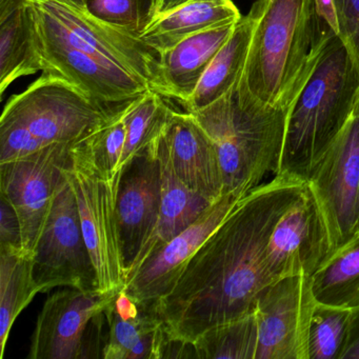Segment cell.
Masks as SVG:
<instances>
[{"label": "cell", "instance_id": "1", "mask_svg": "<svg viewBox=\"0 0 359 359\" xmlns=\"http://www.w3.org/2000/svg\"><path fill=\"white\" fill-rule=\"evenodd\" d=\"M306 184L275 175L250 191L193 254L173 289L151 310L171 339L193 344L211 327L255 311L272 283L266 245Z\"/></svg>", "mask_w": 359, "mask_h": 359}, {"label": "cell", "instance_id": "2", "mask_svg": "<svg viewBox=\"0 0 359 359\" xmlns=\"http://www.w3.org/2000/svg\"><path fill=\"white\" fill-rule=\"evenodd\" d=\"M254 28L239 88L266 108H289L310 79L329 39L314 0H256Z\"/></svg>", "mask_w": 359, "mask_h": 359}, {"label": "cell", "instance_id": "3", "mask_svg": "<svg viewBox=\"0 0 359 359\" xmlns=\"http://www.w3.org/2000/svg\"><path fill=\"white\" fill-rule=\"evenodd\" d=\"M358 104V67L341 39L333 35L290 109L275 175L306 184L317 163L356 114Z\"/></svg>", "mask_w": 359, "mask_h": 359}, {"label": "cell", "instance_id": "4", "mask_svg": "<svg viewBox=\"0 0 359 359\" xmlns=\"http://www.w3.org/2000/svg\"><path fill=\"white\" fill-rule=\"evenodd\" d=\"M126 104H100L65 79L43 72L26 91L12 96L4 109L0 117V163L50 146L79 144Z\"/></svg>", "mask_w": 359, "mask_h": 359}, {"label": "cell", "instance_id": "5", "mask_svg": "<svg viewBox=\"0 0 359 359\" xmlns=\"http://www.w3.org/2000/svg\"><path fill=\"white\" fill-rule=\"evenodd\" d=\"M290 109L262 106L237 83L224 97L191 113L215 144L226 194H248L277 173Z\"/></svg>", "mask_w": 359, "mask_h": 359}, {"label": "cell", "instance_id": "6", "mask_svg": "<svg viewBox=\"0 0 359 359\" xmlns=\"http://www.w3.org/2000/svg\"><path fill=\"white\" fill-rule=\"evenodd\" d=\"M79 205L83 236L102 292L123 289L127 280L117 224L119 180L98 165L87 138L71 149L64 167Z\"/></svg>", "mask_w": 359, "mask_h": 359}, {"label": "cell", "instance_id": "7", "mask_svg": "<svg viewBox=\"0 0 359 359\" xmlns=\"http://www.w3.org/2000/svg\"><path fill=\"white\" fill-rule=\"evenodd\" d=\"M33 15L72 47L125 69L155 92L161 53L140 37L106 24L67 0H28Z\"/></svg>", "mask_w": 359, "mask_h": 359}, {"label": "cell", "instance_id": "8", "mask_svg": "<svg viewBox=\"0 0 359 359\" xmlns=\"http://www.w3.org/2000/svg\"><path fill=\"white\" fill-rule=\"evenodd\" d=\"M71 158V157H70ZM34 277L41 293L58 287L98 289L72 187L65 175L34 250Z\"/></svg>", "mask_w": 359, "mask_h": 359}, {"label": "cell", "instance_id": "9", "mask_svg": "<svg viewBox=\"0 0 359 359\" xmlns=\"http://www.w3.org/2000/svg\"><path fill=\"white\" fill-rule=\"evenodd\" d=\"M306 186L327 224L332 257L359 236V115L351 118Z\"/></svg>", "mask_w": 359, "mask_h": 359}, {"label": "cell", "instance_id": "10", "mask_svg": "<svg viewBox=\"0 0 359 359\" xmlns=\"http://www.w3.org/2000/svg\"><path fill=\"white\" fill-rule=\"evenodd\" d=\"M316 302L308 275L285 277L264 287L255 306V359H310L309 329Z\"/></svg>", "mask_w": 359, "mask_h": 359}, {"label": "cell", "instance_id": "11", "mask_svg": "<svg viewBox=\"0 0 359 359\" xmlns=\"http://www.w3.org/2000/svg\"><path fill=\"white\" fill-rule=\"evenodd\" d=\"M73 146H50L0 163V191L20 217L25 249L36 245Z\"/></svg>", "mask_w": 359, "mask_h": 359}, {"label": "cell", "instance_id": "12", "mask_svg": "<svg viewBox=\"0 0 359 359\" xmlns=\"http://www.w3.org/2000/svg\"><path fill=\"white\" fill-rule=\"evenodd\" d=\"M33 20L43 72L65 79L88 97L106 106H123L151 90L136 75L72 47L48 30L34 15Z\"/></svg>", "mask_w": 359, "mask_h": 359}, {"label": "cell", "instance_id": "13", "mask_svg": "<svg viewBox=\"0 0 359 359\" xmlns=\"http://www.w3.org/2000/svg\"><path fill=\"white\" fill-rule=\"evenodd\" d=\"M331 257V241L320 209L308 187L277 222L266 264L272 283L295 275L312 277Z\"/></svg>", "mask_w": 359, "mask_h": 359}, {"label": "cell", "instance_id": "14", "mask_svg": "<svg viewBox=\"0 0 359 359\" xmlns=\"http://www.w3.org/2000/svg\"><path fill=\"white\" fill-rule=\"evenodd\" d=\"M119 291L69 287L50 295L37 318L28 358H86L88 327Z\"/></svg>", "mask_w": 359, "mask_h": 359}, {"label": "cell", "instance_id": "15", "mask_svg": "<svg viewBox=\"0 0 359 359\" xmlns=\"http://www.w3.org/2000/svg\"><path fill=\"white\" fill-rule=\"evenodd\" d=\"M159 138L129 161L119 177L117 224L127 277L158 224L163 193Z\"/></svg>", "mask_w": 359, "mask_h": 359}, {"label": "cell", "instance_id": "16", "mask_svg": "<svg viewBox=\"0 0 359 359\" xmlns=\"http://www.w3.org/2000/svg\"><path fill=\"white\" fill-rule=\"evenodd\" d=\"M245 195L226 193L210 205L194 224L151 254L128 277L123 290L142 306L152 308L173 289L193 254Z\"/></svg>", "mask_w": 359, "mask_h": 359}, {"label": "cell", "instance_id": "17", "mask_svg": "<svg viewBox=\"0 0 359 359\" xmlns=\"http://www.w3.org/2000/svg\"><path fill=\"white\" fill-rule=\"evenodd\" d=\"M163 136L177 177L210 203L222 198L226 193L215 144L193 114L173 109Z\"/></svg>", "mask_w": 359, "mask_h": 359}, {"label": "cell", "instance_id": "18", "mask_svg": "<svg viewBox=\"0 0 359 359\" xmlns=\"http://www.w3.org/2000/svg\"><path fill=\"white\" fill-rule=\"evenodd\" d=\"M108 341L104 359H161L168 335L163 321L121 289L104 310Z\"/></svg>", "mask_w": 359, "mask_h": 359}, {"label": "cell", "instance_id": "19", "mask_svg": "<svg viewBox=\"0 0 359 359\" xmlns=\"http://www.w3.org/2000/svg\"><path fill=\"white\" fill-rule=\"evenodd\" d=\"M235 26L226 25L203 31L161 52L155 92L184 106L192 97L216 54L230 39Z\"/></svg>", "mask_w": 359, "mask_h": 359}, {"label": "cell", "instance_id": "20", "mask_svg": "<svg viewBox=\"0 0 359 359\" xmlns=\"http://www.w3.org/2000/svg\"><path fill=\"white\" fill-rule=\"evenodd\" d=\"M163 133L159 138L158 144L163 191L158 224L136 258L133 268L130 271L128 277L133 274L151 254L184 232L209 209L210 205H213L205 197L190 190L177 177L170 161Z\"/></svg>", "mask_w": 359, "mask_h": 359}, {"label": "cell", "instance_id": "21", "mask_svg": "<svg viewBox=\"0 0 359 359\" xmlns=\"http://www.w3.org/2000/svg\"><path fill=\"white\" fill-rule=\"evenodd\" d=\"M43 70L28 0H0V94L16 79Z\"/></svg>", "mask_w": 359, "mask_h": 359}, {"label": "cell", "instance_id": "22", "mask_svg": "<svg viewBox=\"0 0 359 359\" xmlns=\"http://www.w3.org/2000/svg\"><path fill=\"white\" fill-rule=\"evenodd\" d=\"M241 18L232 0H188L155 20L140 39L161 53L187 37L210 29L237 24Z\"/></svg>", "mask_w": 359, "mask_h": 359}, {"label": "cell", "instance_id": "23", "mask_svg": "<svg viewBox=\"0 0 359 359\" xmlns=\"http://www.w3.org/2000/svg\"><path fill=\"white\" fill-rule=\"evenodd\" d=\"M252 14L237 22L230 39L216 54L197 85L192 97L184 104L186 112L195 113L224 97L243 75L253 34Z\"/></svg>", "mask_w": 359, "mask_h": 359}, {"label": "cell", "instance_id": "24", "mask_svg": "<svg viewBox=\"0 0 359 359\" xmlns=\"http://www.w3.org/2000/svg\"><path fill=\"white\" fill-rule=\"evenodd\" d=\"M41 293L34 277V252L0 245V357L20 313Z\"/></svg>", "mask_w": 359, "mask_h": 359}, {"label": "cell", "instance_id": "25", "mask_svg": "<svg viewBox=\"0 0 359 359\" xmlns=\"http://www.w3.org/2000/svg\"><path fill=\"white\" fill-rule=\"evenodd\" d=\"M316 302L354 308L359 304V237L334 254L312 276Z\"/></svg>", "mask_w": 359, "mask_h": 359}, {"label": "cell", "instance_id": "26", "mask_svg": "<svg viewBox=\"0 0 359 359\" xmlns=\"http://www.w3.org/2000/svg\"><path fill=\"white\" fill-rule=\"evenodd\" d=\"M173 108L165 97L149 90L130 102L126 115L127 140L123 151L121 171L136 155L144 152L161 137L169 123Z\"/></svg>", "mask_w": 359, "mask_h": 359}, {"label": "cell", "instance_id": "27", "mask_svg": "<svg viewBox=\"0 0 359 359\" xmlns=\"http://www.w3.org/2000/svg\"><path fill=\"white\" fill-rule=\"evenodd\" d=\"M193 344L199 359H255L258 346L255 311L211 327Z\"/></svg>", "mask_w": 359, "mask_h": 359}, {"label": "cell", "instance_id": "28", "mask_svg": "<svg viewBox=\"0 0 359 359\" xmlns=\"http://www.w3.org/2000/svg\"><path fill=\"white\" fill-rule=\"evenodd\" d=\"M351 311L316 302L309 329L310 359H341L348 340Z\"/></svg>", "mask_w": 359, "mask_h": 359}, {"label": "cell", "instance_id": "29", "mask_svg": "<svg viewBox=\"0 0 359 359\" xmlns=\"http://www.w3.org/2000/svg\"><path fill=\"white\" fill-rule=\"evenodd\" d=\"M159 0H87V13L135 36L156 20Z\"/></svg>", "mask_w": 359, "mask_h": 359}, {"label": "cell", "instance_id": "30", "mask_svg": "<svg viewBox=\"0 0 359 359\" xmlns=\"http://www.w3.org/2000/svg\"><path fill=\"white\" fill-rule=\"evenodd\" d=\"M130 102L87 138L88 146L96 163L117 180L121 174V161L127 140L126 115Z\"/></svg>", "mask_w": 359, "mask_h": 359}, {"label": "cell", "instance_id": "31", "mask_svg": "<svg viewBox=\"0 0 359 359\" xmlns=\"http://www.w3.org/2000/svg\"><path fill=\"white\" fill-rule=\"evenodd\" d=\"M339 20V37L359 70V0H335ZM356 114L359 115V104Z\"/></svg>", "mask_w": 359, "mask_h": 359}, {"label": "cell", "instance_id": "32", "mask_svg": "<svg viewBox=\"0 0 359 359\" xmlns=\"http://www.w3.org/2000/svg\"><path fill=\"white\" fill-rule=\"evenodd\" d=\"M0 245L24 248L20 217L3 195L0 197Z\"/></svg>", "mask_w": 359, "mask_h": 359}, {"label": "cell", "instance_id": "33", "mask_svg": "<svg viewBox=\"0 0 359 359\" xmlns=\"http://www.w3.org/2000/svg\"><path fill=\"white\" fill-rule=\"evenodd\" d=\"M315 13L318 20L329 27L336 35L339 36V20L335 0H314Z\"/></svg>", "mask_w": 359, "mask_h": 359}, {"label": "cell", "instance_id": "34", "mask_svg": "<svg viewBox=\"0 0 359 359\" xmlns=\"http://www.w3.org/2000/svg\"><path fill=\"white\" fill-rule=\"evenodd\" d=\"M351 310L350 329L341 359H359V304Z\"/></svg>", "mask_w": 359, "mask_h": 359}, {"label": "cell", "instance_id": "35", "mask_svg": "<svg viewBox=\"0 0 359 359\" xmlns=\"http://www.w3.org/2000/svg\"><path fill=\"white\" fill-rule=\"evenodd\" d=\"M187 1L188 0H159L158 14H157L156 20Z\"/></svg>", "mask_w": 359, "mask_h": 359}, {"label": "cell", "instance_id": "36", "mask_svg": "<svg viewBox=\"0 0 359 359\" xmlns=\"http://www.w3.org/2000/svg\"><path fill=\"white\" fill-rule=\"evenodd\" d=\"M69 3L73 4V5L77 6L79 8H85L86 1L87 0H67Z\"/></svg>", "mask_w": 359, "mask_h": 359}, {"label": "cell", "instance_id": "37", "mask_svg": "<svg viewBox=\"0 0 359 359\" xmlns=\"http://www.w3.org/2000/svg\"><path fill=\"white\" fill-rule=\"evenodd\" d=\"M359 237V236H358Z\"/></svg>", "mask_w": 359, "mask_h": 359}]
</instances>
